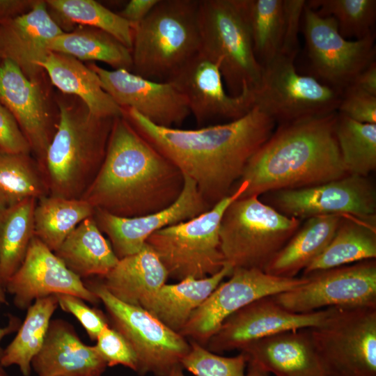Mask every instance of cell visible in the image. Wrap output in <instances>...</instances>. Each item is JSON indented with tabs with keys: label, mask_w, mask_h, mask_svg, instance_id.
I'll use <instances>...</instances> for the list:
<instances>
[{
	"label": "cell",
	"mask_w": 376,
	"mask_h": 376,
	"mask_svg": "<svg viewBox=\"0 0 376 376\" xmlns=\"http://www.w3.org/2000/svg\"><path fill=\"white\" fill-rule=\"evenodd\" d=\"M31 367L38 376H102L107 366L94 345L81 341L70 323L54 319Z\"/></svg>",
	"instance_id": "23"
},
{
	"label": "cell",
	"mask_w": 376,
	"mask_h": 376,
	"mask_svg": "<svg viewBox=\"0 0 376 376\" xmlns=\"http://www.w3.org/2000/svg\"><path fill=\"white\" fill-rule=\"evenodd\" d=\"M342 215L329 214L306 219L288 243L274 256L264 272L276 276L295 278L327 246Z\"/></svg>",
	"instance_id": "28"
},
{
	"label": "cell",
	"mask_w": 376,
	"mask_h": 376,
	"mask_svg": "<svg viewBox=\"0 0 376 376\" xmlns=\"http://www.w3.org/2000/svg\"><path fill=\"white\" fill-rule=\"evenodd\" d=\"M329 308L312 313H296L278 304L272 296L260 298L229 316L207 342V350L223 353L276 334L320 324Z\"/></svg>",
	"instance_id": "18"
},
{
	"label": "cell",
	"mask_w": 376,
	"mask_h": 376,
	"mask_svg": "<svg viewBox=\"0 0 376 376\" xmlns=\"http://www.w3.org/2000/svg\"><path fill=\"white\" fill-rule=\"evenodd\" d=\"M189 343L190 350L182 359L181 366L195 376H245L248 358L244 353L226 357L194 340Z\"/></svg>",
	"instance_id": "40"
},
{
	"label": "cell",
	"mask_w": 376,
	"mask_h": 376,
	"mask_svg": "<svg viewBox=\"0 0 376 376\" xmlns=\"http://www.w3.org/2000/svg\"><path fill=\"white\" fill-rule=\"evenodd\" d=\"M56 104L58 122L43 166L49 195L79 199L102 166L115 118L96 116L80 99L62 93Z\"/></svg>",
	"instance_id": "4"
},
{
	"label": "cell",
	"mask_w": 376,
	"mask_h": 376,
	"mask_svg": "<svg viewBox=\"0 0 376 376\" xmlns=\"http://www.w3.org/2000/svg\"><path fill=\"white\" fill-rule=\"evenodd\" d=\"M47 10L64 32L74 25L101 29L113 36L132 49L133 29L130 24L101 3L94 0H47Z\"/></svg>",
	"instance_id": "33"
},
{
	"label": "cell",
	"mask_w": 376,
	"mask_h": 376,
	"mask_svg": "<svg viewBox=\"0 0 376 376\" xmlns=\"http://www.w3.org/2000/svg\"><path fill=\"white\" fill-rule=\"evenodd\" d=\"M36 202L24 200L8 207L0 217V275L4 286L20 267L34 237Z\"/></svg>",
	"instance_id": "35"
},
{
	"label": "cell",
	"mask_w": 376,
	"mask_h": 376,
	"mask_svg": "<svg viewBox=\"0 0 376 376\" xmlns=\"http://www.w3.org/2000/svg\"><path fill=\"white\" fill-rule=\"evenodd\" d=\"M337 112L359 123L376 124V96L350 85L342 91Z\"/></svg>",
	"instance_id": "43"
},
{
	"label": "cell",
	"mask_w": 376,
	"mask_h": 376,
	"mask_svg": "<svg viewBox=\"0 0 376 376\" xmlns=\"http://www.w3.org/2000/svg\"><path fill=\"white\" fill-rule=\"evenodd\" d=\"M199 0H159L133 29L132 72L168 82L200 52Z\"/></svg>",
	"instance_id": "5"
},
{
	"label": "cell",
	"mask_w": 376,
	"mask_h": 376,
	"mask_svg": "<svg viewBox=\"0 0 376 376\" xmlns=\"http://www.w3.org/2000/svg\"><path fill=\"white\" fill-rule=\"evenodd\" d=\"M303 284L272 296L283 308L296 313L331 307L376 308V260L317 271Z\"/></svg>",
	"instance_id": "12"
},
{
	"label": "cell",
	"mask_w": 376,
	"mask_h": 376,
	"mask_svg": "<svg viewBox=\"0 0 376 376\" xmlns=\"http://www.w3.org/2000/svg\"><path fill=\"white\" fill-rule=\"evenodd\" d=\"M335 132L349 175L368 177L375 171L376 124L359 123L337 112Z\"/></svg>",
	"instance_id": "38"
},
{
	"label": "cell",
	"mask_w": 376,
	"mask_h": 376,
	"mask_svg": "<svg viewBox=\"0 0 376 376\" xmlns=\"http://www.w3.org/2000/svg\"><path fill=\"white\" fill-rule=\"evenodd\" d=\"M245 376H271V374L263 370L254 361L248 360Z\"/></svg>",
	"instance_id": "50"
},
{
	"label": "cell",
	"mask_w": 376,
	"mask_h": 376,
	"mask_svg": "<svg viewBox=\"0 0 376 376\" xmlns=\"http://www.w3.org/2000/svg\"><path fill=\"white\" fill-rule=\"evenodd\" d=\"M88 66L119 107L136 111L156 125L175 127L191 114L185 96L171 82L150 80L123 69L109 70L95 63Z\"/></svg>",
	"instance_id": "17"
},
{
	"label": "cell",
	"mask_w": 376,
	"mask_h": 376,
	"mask_svg": "<svg viewBox=\"0 0 376 376\" xmlns=\"http://www.w3.org/2000/svg\"><path fill=\"white\" fill-rule=\"evenodd\" d=\"M295 60L279 54L263 68L254 106L279 125L336 112L342 92L299 74Z\"/></svg>",
	"instance_id": "11"
},
{
	"label": "cell",
	"mask_w": 376,
	"mask_h": 376,
	"mask_svg": "<svg viewBox=\"0 0 376 376\" xmlns=\"http://www.w3.org/2000/svg\"><path fill=\"white\" fill-rule=\"evenodd\" d=\"M350 85L376 96V61L360 72Z\"/></svg>",
	"instance_id": "48"
},
{
	"label": "cell",
	"mask_w": 376,
	"mask_h": 376,
	"mask_svg": "<svg viewBox=\"0 0 376 376\" xmlns=\"http://www.w3.org/2000/svg\"><path fill=\"white\" fill-rule=\"evenodd\" d=\"M247 187L242 182L233 191L207 211L191 219L168 226L146 240L164 266L169 277L178 281L203 279L224 266L219 226L226 207Z\"/></svg>",
	"instance_id": "8"
},
{
	"label": "cell",
	"mask_w": 376,
	"mask_h": 376,
	"mask_svg": "<svg viewBox=\"0 0 376 376\" xmlns=\"http://www.w3.org/2000/svg\"><path fill=\"white\" fill-rule=\"evenodd\" d=\"M122 109L134 128L196 183L212 207L233 192L276 125L256 106L239 119L194 130L160 127L132 109Z\"/></svg>",
	"instance_id": "1"
},
{
	"label": "cell",
	"mask_w": 376,
	"mask_h": 376,
	"mask_svg": "<svg viewBox=\"0 0 376 376\" xmlns=\"http://www.w3.org/2000/svg\"><path fill=\"white\" fill-rule=\"evenodd\" d=\"M45 83L28 79L9 59L0 63V103L15 117L43 171L46 152L58 122Z\"/></svg>",
	"instance_id": "16"
},
{
	"label": "cell",
	"mask_w": 376,
	"mask_h": 376,
	"mask_svg": "<svg viewBox=\"0 0 376 376\" xmlns=\"http://www.w3.org/2000/svg\"><path fill=\"white\" fill-rule=\"evenodd\" d=\"M158 1L159 0H131L118 14L133 28L149 14Z\"/></svg>",
	"instance_id": "46"
},
{
	"label": "cell",
	"mask_w": 376,
	"mask_h": 376,
	"mask_svg": "<svg viewBox=\"0 0 376 376\" xmlns=\"http://www.w3.org/2000/svg\"><path fill=\"white\" fill-rule=\"evenodd\" d=\"M168 82L185 96L198 125L205 127L219 120L240 118L254 107L253 91L238 96L225 89L219 68L200 52Z\"/></svg>",
	"instance_id": "19"
},
{
	"label": "cell",
	"mask_w": 376,
	"mask_h": 376,
	"mask_svg": "<svg viewBox=\"0 0 376 376\" xmlns=\"http://www.w3.org/2000/svg\"><path fill=\"white\" fill-rule=\"evenodd\" d=\"M336 116L337 111L279 125L249 160L237 182L247 183L240 198L315 186L349 175L336 139Z\"/></svg>",
	"instance_id": "3"
},
{
	"label": "cell",
	"mask_w": 376,
	"mask_h": 376,
	"mask_svg": "<svg viewBox=\"0 0 376 376\" xmlns=\"http://www.w3.org/2000/svg\"><path fill=\"white\" fill-rule=\"evenodd\" d=\"M233 268L228 264L216 274L203 279L187 278L175 284L163 285L143 308L171 329L178 332L192 313L222 282Z\"/></svg>",
	"instance_id": "27"
},
{
	"label": "cell",
	"mask_w": 376,
	"mask_h": 376,
	"mask_svg": "<svg viewBox=\"0 0 376 376\" xmlns=\"http://www.w3.org/2000/svg\"><path fill=\"white\" fill-rule=\"evenodd\" d=\"M21 324L20 320L10 316L8 323L4 327H0V357L2 354L3 350L1 344L3 339L8 335L17 331Z\"/></svg>",
	"instance_id": "49"
},
{
	"label": "cell",
	"mask_w": 376,
	"mask_h": 376,
	"mask_svg": "<svg viewBox=\"0 0 376 376\" xmlns=\"http://www.w3.org/2000/svg\"><path fill=\"white\" fill-rule=\"evenodd\" d=\"M185 177L123 115L114 118L102 166L82 199L120 217L154 213L180 195Z\"/></svg>",
	"instance_id": "2"
},
{
	"label": "cell",
	"mask_w": 376,
	"mask_h": 376,
	"mask_svg": "<svg viewBox=\"0 0 376 376\" xmlns=\"http://www.w3.org/2000/svg\"><path fill=\"white\" fill-rule=\"evenodd\" d=\"M38 65L62 93L80 99L93 115L104 118L123 115L122 108L103 89L97 75L81 61L50 52Z\"/></svg>",
	"instance_id": "25"
},
{
	"label": "cell",
	"mask_w": 376,
	"mask_h": 376,
	"mask_svg": "<svg viewBox=\"0 0 376 376\" xmlns=\"http://www.w3.org/2000/svg\"><path fill=\"white\" fill-rule=\"evenodd\" d=\"M5 289L21 310L27 309L38 299L58 294L74 295L95 305L100 301L81 279L35 236Z\"/></svg>",
	"instance_id": "21"
},
{
	"label": "cell",
	"mask_w": 376,
	"mask_h": 376,
	"mask_svg": "<svg viewBox=\"0 0 376 376\" xmlns=\"http://www.w3.org/2000/svg\"><path fill=\"white\" fill-rule=\"evenodd\" d=\"M95 210L82 198L44 196L34 209V236L55 252L82 221L93 216Z\"/></svg>",
	"instance_id": "34"
},
{
	"label": "cell",
	"mask_w": 376,
	"mask_h": 376,
	"mask_svg": "<svg viewBox=\"0 0 376 376\" xmlns=\"http://www.w3.org/2000/svg\"><path fill=\"white\" fill-rule=\"evenodd\" d=\"M58 306L56 296L50 295L35 300L26 309L15 338L3 350L0 363L4 368L16 366L23 376H30L32 361L43 345Z\"/></svg>",
	"instance_id": "32"
},
{
	"label": "cell",
	"mask_w": 376,
	"mask_h": 376,
	"mask_svg": "<svg viewBox=\"0 0 376 376\" xmlns=\"http://www.w3.org/2000/svg\"><path fill=\"white\" fill-rule=\"evenodd\" d=\"M56 296L58 306L77 318L91 340H96L102 330L109 325L108 319L100 310L88 306L82 299L67 294Z\"/></svg>",
	"instance_id": "42"
},
{
	"label": "cell",
	"mask_w": 376,
	"mask_h": 376,
	"mask_svg": "<svg viewBox=\"0 0 376 376\" xmlns=\"http://www.w3.org/2000/svg\"><path fill=\"white\" fill-rule=\"evenodd\" d=\"M301 221L281 214L256 195L234 200L219 226L225 263L233 269L264 271L299 228Z\"/></svg>",
	"instance_id": "7"
},
{
	"label": "cell",
	"mask_w": 376,
	"mask_h": 376,
	"mask_svg": "<svg viewBox=\"0 0 376 376\" xmlns=\"http://www.w3.org/2000/svg\"><path fill=\"white\" fill-rule=\"evenodd\" d=\"M54 253L80 279L103 278L119 260L93 216L82 221Z\"/></svg>",
	"instance_id": "29"
},
{
	"label": "cell",
	"mask_w": 376,
	"mask_h": 376,
	"mask_svg": "<svg viewBox=\"0 0 376 376\" xmlns=\"http://www.w3.org/2000/svg\"><path fill=\"white\" fill-rule=\"evenodd\" d=\"M0 376H10L8 372L6 370L1 363H0Z\"/></svg>",
	"instance_id": "54"
},
{
	"label": "cell",
	"mask_w": 376,
	"mask_h": 376,
	"mask_svg": "<svg viewBox=\"0 0 376 376\" xmlns=\"http://www.w3.org/2000/svg\"><path fill=\"white\" fill-rule=\"evenodd\" d=\"M200 53L219 69L228 93L257 90L263 68L257 61L242 0H199Z\"/></svg>",
	"instance_id": "6"
},
{
	"label": "cell",
	"mask_w": 376,
	"mask_h": 376,
	"mask_svg": "<svg viewBox=\"0 0 376 376\" xmlns=\"http://www.w3.org/2000/svg\"><path fill=\"white\" fill-rule=\"evenodd\" d=\"M306 3L305 0H283V38L280 54L296 58L301 18Z\"/></svg>",
	"instance_id": "44"
},
{
	"label": "cell",
	"mask_w": 376,
	"mask_h": 376,
	"mask_svg": "<svg viewBox=\"0 0 376 376\" xmlns=\"http://www.w3.org/2000/svg\"><path fill=\"white\" fill-rule=\"evenodd\" d=\"M308 331L327 376H376V308H329Z\"/></svg>",
	"instance_id": "9"
},
{
	"label": "cell",
	"mask_w": 376,
	"mask_h": 376,
	"mask_svg": "<svg viewBox=\"0 0 376 376\" xmlns=\"http://www.w3.org/2000/svg\"><path fill=\"white\" fill-rule=\"evenodd\" d=\"M281 214L301 219L329 214L376 220V191L368 177L347 175L323 184L264 194Z\"/></svg>",
	"instance_id": "15"
},
{
	"label": "cell",
	"mask_w": 376,
	"mask_h": 376,
	"mask_svg": "<svg viewBox=\"0 0 376 376\" xmlns=\"http://www.w3.org/2000/svg\"><path fill=\"white\" fill-rule=\"evenodd\" d=\"M8 207V205L6 201H5L2 195L0 194V217L6 210Z\"/></svg>",
	"instance_id": "52"
},
{
	"label": "cell",
	"mask_w": 376,
	"mask_h": 376,
	"mask_svg": "<svg viewBox=\"0 0 376 376\" xmlns=\"http://www.w3.org/2000/svg\"><path fill=\"white\" fill-rule=\"evenodd\" d=\"M0 194L8 207L49 196L45 174L36 159L0 150Z\"/></svg>",
	"instance_id": "37"
},
{
	"label": "cell",
	"mask_w": 376,
	"mask_h": 376,
	"mask_svg": "<svg viewBox=\"0 0 376 376\" xmlns=\"http://www.w3.org/2000/svg\"><path fill=\"white\" fill-rule=\"evenodd\" d=\"M306 5L320 17H334L346 40H361L375 33V0H309Z\"/></svg>",
	"instance_id": "39"
},
{
	"label": "cell",
	"mask_w": 376,
	"mask_h": 376,
	"mask_svg": "<svg viewBox=\"0 0 376 376\" xmlns=\"http://www.w3.org/2000/svg\"><path fill=\"white\" fill-rule=\"evenodd\" d=\"M94 345L107 367L122 365L136 372L137 360L127 340L116 329L106 326L98 335Z\"/></svg>",
	"instance_id": "41"
},
{
	"label": "cell",
	"mask_w": 376,
	"mask_h": 376,
	"mask_svg": "<svg viewBox=\"0 0 376 376\" xmlns=\"http://www.w3.org/2000/svg\"><path fill=\"white\" fill-rule=\"evenodd\" d=\"M168 278L157 255L146 243L139 252L119 259L102 283L120 301L143 308Z\"/></svg>",
	"instance_id": "26"
},
{
	"label": "cell",
	"mask_w": 376,
	"mask_h": 376,
	"mask_svg": "<svg viewBox=\"0 0 376 376\" xmlns=\"http://www.w3.org/2000/svg\"><path fill=\"white\" fill-rule=\"evenodd\" d=\"M0 150L13 154H31L29 143L15 117L1 103Z\"/></svg>",
	"instance_id": "45"
},
{
	"label": "cell",
	"mask_w": 376,
	"mask_h": 376,
	"mask_svg": "<svg viewBox=\"0 0 376 376\" xmlns=\"http://www.w3.org/2000/svg\"><path fill=\"white\" fill-rule=\"evenodd\" d=\"M283 0H242L255 57L264 68L281 52L283 38Z\"/></svg>",
	"instance_id": "36"
},
{
	"label": "cell",
	"mask_w": 376,
	"mask_h": 376,
	"mask_svg": "<svg viewBox=\"0 0 376 376\" xmlns=\"http://www.w3.org/2000/svg\"><path fill=\"white\" fill-rule=\"evenodd\" d=\"M104 304L112 327L127 340L137 360L141 375L168 376L190 350L186 338L146 309L124 303L113 297L102 282L84 283ZM182 367V366H181Z\"/></svg>",
	"instance_id": "10"
},
{
	"label": "cell",
	"mask_w": 376,
	"mask_h": 376,
	"mask_svg": "<svg viewBox=\"0 0 376 376\" xmlns=\"http://www.w3.org/2000/svg\"><path fill=\"white\" fill-rule=\"evenodd\" d=\"M375 258L376 220L342 215L330 242L303 270V275Z\"/></svg>",
	"instance_id": "30"
},
{
	"label": "cell",
	"mask_w": 376,
	"mask_h": 376,
	"mask_svg": "<svg viewBox=\"0 0 376 376\" xmlns=\"http://www.w3.org/2000/svg\"><path fill=\"white\" fill-rule=\"evenodd\" d=\"M38 0H0V24L31 10Z\"/></svg>",
	"instance_id": "47"
},
{
	"label": "cell",
	"mask_w": 376,
	"mask_h": 376,
	"mask_svg": "<svg viewBox=\"0 0 376 376\" xmlns=\"http://www.w3.org/2000/svg\"><path fill=\"white\" fill-rule=\"evenodd\" d=\"M179 197L160 211L136 217H120L95 209L93 218L100 231L105 234L118 259L139 252L148 238L168 226L191 219L210 210L196 183L185 176Z\"/></svg>",
	"instance_id": "20"
},
{
	"label": "cell",
	"mask_w": 376,
	"mask_h": 376,
	"mask_svg": "<svg viewBox=\"0 0 376 376\" xmlns=\"http://www.w3.org/2000/svg\"><path fill=\"white\" fill-rule=\"evenodd\" d=\"M240 351L274 376H327L308 328L262 338Z\"/></svg>",
	"instance_id": "24"
},
{
	"label": "cell",
	"mask_w": 376,
	"mask_h": 376,
	"mask_svg": "<svg viewBox=\"0 0 376 376\" xmlns=\"http://www.w3.org/2000/svg\"><path fill=\"white\" fill-rule=\"evenodd\" d=\"M7 304L6 291L0 275V306Z\"/></svg>",
	"instance_id": "51"
},
{
	"label": "cell",
	"mask_w": 376,
	"mask_h": 376,
	"mask_svg": "<svg viewBox=\"0 0 376 376\" xmlns=\"http://www.w3.org/2000/svg\"><path fill=\"white\" fill-rule=\"evenodd\" d=\"M229 277L192 313L180 334L204 346L235 312L260 298L290 290L307 280L304 276L284 278L244 268L233 269Z\"/></svg>",
	"instance_id": "14"
},
{
	"label": "cell",
	"mask_w": 376,
	"mask_h": 376,
	"mask_svg": "<svg viewBox=\"0 0 376 376\" xmlns=\"http://www.w3.org/2000/svg\"><path fill=\"white\" fill-rule=\"evenodd\" d=\"M49 49L79 61L104 62L113 70H132L131 50L113 36L97 28L77 26L55 37Z\"/></svg>",
	"instance_id": "31"
},
{
	"label": "cell",
	"mask_w": 376,
	"mask_h": 376,
	"mask_svg": "<svg viewBox=\"0 0 376 376\" xmlns=\"http://www.w3.org/2000/svg\"><path fill=\"white\" fill-rule=\"evenodd\" d=\"M1 59V58H0Z\"/></svg>",
	"instance_id": "55"
},
{
	"label": "cell",
	"mask_w": 376,
	"mask_h": 376,
	"mask_svg": "<svg viewBox=\"0 0 376 376\" xmlns=\"http://www.w3.org/2000/svg\"><path fill=\"white\" fill-rule=\"evenodd\" d=\"M302 16L313 77L321 83L342 92L376 61L375 33L349 40L340 35L334 17H320L306 5Z\"/></svg>",
	"instance_id": "13"
},
{
	"label": "cell",
	"mask_w": 376,
	"mask_h": 376,
	"mask_svg": "<svg viewBox=\"0 0 376 376\" xmlns=\"http://www.w3.org/2000/svg\"><path fill=\"white\" fill-rule=\"evenodd\" d=\"M168 376H185L182 373V368L181 366L175 367Z\"/></svg>",
	"instance_id": "53"
},
{
	"label": "cell",
	"mask_w": 376,
	"mask_h": 376,
	"mask_svg": "<svg viewBox=\"0 0 376 376\" xmlns=\"http://www.w3.org/2000/svg\"><path fill=\"white\" fill-rule=\"evenodd\" d=\"M64 32L49 14L45 1L29 12L0 24V58L15 63L29 79L45 82L38 64L50 52V42Z\"/></svg>",
	"instance_id": "22"
}]
</instances>
